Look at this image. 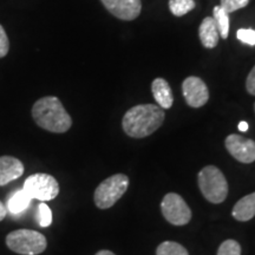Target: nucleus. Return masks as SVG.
I'll use <instances>...</instances> for the list:
<instances>
[{"label": "nucleus", "mask_w": 255, "mask_h": 255, "mask_svg": "<svg viewBox=\"0 0 255 255\" xmlns=\"http://www.w3.org/2000/svg\"><path fill=\"white\" fill-rule=\"evenodd\" d=\"M164 111L155 104H139L129 109L123 116L124 132L132 138H144L163 124Z\"/></svg>", "instance_id": "1"}, {"label": "nucleus", "mask_w": 255, "mask_h": 255, "mask_svg": "<svg viewBox=\"0 0 255 255\" xmlns=\"http://www.w3.org/2000/svg\"><path fill=\"white\" fill-rule=\"evenodd\" d=\"M32 117L38 127L50 132L64 133L72 126L71 116L55 96L38 100L32 107Z\"/></svg>", "instance_id": "2"}, {"label": "nucleus", "mask_w": 255, "mask_h": 255, "mask_svg": "<svg viewBox=\"0 0 255 255\" xmlns=\"http://www.w3.org/2000/svg\"><path fill=\"white\" fill-rule=\"evenodd\" d=\"M197 182L201 193L209 202L219 205L227 199L228 182L222 171L215 165H207L201 169L197 175Z\"/></svg>", "instance_id": "3"}, {"label": "nucleus", "mask_w": 255, "mask_h": 255, "mask_svg": "<svg viewBox=\"0 0 255 255\" xmlns=\"http://www.w3.org/2000/svg\"><path fill=\"white\" fill-rule=\"evenodd\" d=\"M6 246L20 255H38L47 247L46 238L32 229H17L6 237Z\"/></svg>", "instance_id": "4"}, {"label": "nucleus", "mask_w": 255, "mask_h": 255, "mask_svg": "<svg viewBox=\"0 0 255 255\" xmlns=\"http://www.w3.org/2000/svg\"><path fill=\"white\" fill-rule=\"evenodd\" d=\"M129 187V177L124 174H115L105 178L96 188L95 205L100 209H109L122 197Z\"/></svg>", "instance_id": "5"}, {"label": "nucleus", "mask_w": 255, "mask_h": 255, "mask_svg": "<svg viewBox=\"0 0 255 255\" xmlns=\"http://www.w3.org/2000/svg\"><path fill=\"white\" fill-rule=\"evenodd\" d=\"M23 189L31 199L39 201H51L59 194V184L52 175L45 173L32 174L25 180Z\"/></svg>", "instance_id": "6"}, {"label": "nucleus", "mask_w": 255, "mask_h": 255, "mask_svg": "<svg viewBox=\"0 0 255 255\" xmlns=\"http://www.w3.org/2000/svg\"><path fill=\"white\" fill-rule=\"evenodd\" d=\"M161 212L173 226H184L191 220V210L187 202L176 193H169L161 202Z\"/></svg>", "instance_id": "7"}, {"label": "nucleus", "mask_w": 255, "mask_h": 255, "mask_svg": "<svg viewBox=\"0 0 255 255\" xmlns=\"http://www.w3.org/2000/svg\"><path fill=\"white\" fill-rule=\"evenodd\" d=\"M226 149L233 157L241 163H253L255 161V142L238 133H232L225 141Z\"/></svg>", "instance_id": "8"}, {"label": "nucleus", "mask_w": 255, "mask_h": 255, "mask_svg": "<svg viewBox=\"0 0 255 255\" xmlns=\"http://www.w3.org/2000/svg\"><path fill=\"white\" fill-rule=\"evenodd\" d=\"M182 92L187 104L191 108L203 107L209 100V91L206 83L195 76H190L184 79Z\"/></svg>", "instance_id": "9"}, {"label": "nucleus", "mask_w": 255, "mask_h": 255, "mask_svg": "<svg viewBox=\"0 0 255 255\" xmlns=\"http://www.w3.org/2000/svg\"><path fill=\"white\" fill-rule=\"evenodd\" d=\"M104 7L116 18L133 20L142 9L141 0H101Z\"/></svg>", "instance_id": "10"}, {"label": "nucleus", "mask_w": 255, "mask_h": 255, "mask_svg": "<svg viewBox=\"0 0 255 255\" xmlns=\"http://www.w3.org/2000/svg\"><path fill=\"white\" fill-rule=\"evenodd\" d=\"M24 164L13 156H0V187L17 180L24 174Z\"/></svg>", "instance_id": "11"}, {"label": "nucleus", "mask_w": 255, "mask_h": 255, "mask_svg": "<svg viewBox=\"0 0 255 255\" xmlns=\"http://www.w3.org/2000/svg\"><path fill=\"white\" fill-rule=\"evenodd\" d=\"M151 92L158 107L162 109H170L173 107L174 97L168 82L163 78H156L151 83Z\"/></svg>", "instance_id": "12"}, {"label": "nucleus", "mask_w": 255, "mask_h": 255, "mask_svg": "<svg viewBox=\"0 0 255 255\" xmlns=\"http://www.w3.org/2000/svg\"><path fill=\"white\" fill-rule=\"evenodd\" d=\"M199 37L202 45L207 49H214L218 45L220 33L213 17H207L203 19L199 27Z\"/></svg>", "instance_id": "13"}, {"label": "nucleus", "mask_w": 255, "mask_h": 255, "mask_svg": "<svg viewBox=\"0 0 255 255\" xmlns=\"http://www.w3.org/2000/svg\"><path fill=\"white\" fill-rule=\"evenodd\" d=\"M233 218L238 221H250L255 216V191L244 196L235 203L232 210Z\"/></svg>", "instance_id": "14"}, {"label": "nucleus", "mask_w": 255, "mask_h": 255, "mask_svg": "<svg viewBox=\"0 0 255 255\" xmlns=\"http://www.w3.org/2000/svg\"><path fill=\"white\" fill-rule=\"evenodd\" d=\"M31 200V196L24 189L17 190L8 197L7 208L12 214H20L28 208Z\"/></svg>", "instance_id": "15"}, {"label": "nucleus", "mask_w": 255, "mask_h": 255, "mask_svg": "<svg viewBox=\"0 0 255 255\" xmlns=\"http://www.w3.org/2000/svg\"><path fill=\"white\" fill-rule=\"evenodd\" d=\"M213 13H214L213 18H214L216 26H218L220 37L226 39L229 33V14L223 11L221 6H215Z\"/></svg>", "instance_id": "16"}, {"label": "nucleus", "mask_w": 255, "mask_h": 255, "mask_svg": "<svg viewBox=\"0 0 255 255\" xmlns=\"http://www.w3.org/2000/svg\"><path fill=\"white\" fill-rule=\"evenodd\" d=\"M195 8L194 0H169V9L175 17H182Z\"/></svg>", "instance_id": "17"}, {"label": "nucleus", "mask_w": 255, "mask_h": 255, "mask_svg": "<svg viewBox=\"0 0 255 255\" xmlns=\"http://www.w3.org/2000/svg\"><path fill=\"white\" fill-rule=\"evenodd\" d=\"M156 255H189L182 245L174 241H164L156 250Z\"/></svg>", "instance_id": "18"}, {"label": "nucleus", "mask_w": 255, "mask_h": 255, "mask_svg": "<svg viewBox=\"0 0 255 255\" xmlns=\"http://www.w3.org/2000/svg\"><path fill=\"white\" fill-rule=\"evenodd\" d=\"M218 255H241L240 244L232 239L223 241L218 250Z\"/></svg>", "instance_id": "19"}, {"label": "nucleus", "mask_w": 255, "mask_h": 255, "mask_svg": "<svg viewBox=\"0 0 255 255\" xmlns=\"http://www.w3.org/2000/svg\"><path fill=\"white\" fill-rule=\"evenodd\" d=\"M38 222L43 228L49 227L52 223V212H51L50 207L44 202L38 206Z\"/></svg>", "instance_id": "20"}, {"label": "nucleus", "mask_w": 255, "mask_h": 255, "mask_svg": "<svg viewBox=\"0 0 255 255\" xmlns=\"http://www.w3.org/2000/svg\"><path fill=\"white\" fill-rule=\"evenodd\" d=\"M250 0H221V7L223 11L231 14L232 12L238 11V9L244 8L245 6L248 5Z\"/></svg>", "instance_id": "21"}, {"label": "nucleus", "mask_w": 255, "mask_h": 255, "mask_svg": "<svg viewBox=\"0 0 255 255\" xmlns=\"http://www.w3.org/2000/svg\"><path fill=\"white\" fill-rule=\"evenodd\" d=\"M238 39L247 45H255V31L252 28H240L237 32Z\"/></svg>", "instance_id": "22"}, {"label": "nucleus", "mask_w": 255, "mask_h": 255, "mask_svg": "<svg viewBox=\"0 0 255 255\" xmlns=\"http://www.w3.org/2000/svg\"><path fill=\"white\" fill-rule=\"evenodd\" d=\"M8 50L9 41L7 34H6L4 27L0 25V58H4V57L8 53Z\"/></svg>", "instance_id": "23"}, {"label": "nucleus", "mask_w": 255, "mask_h": 255, "mask_svg": "<svg viewBox=\"0 0 255 255\" xmlns=\"http://www.w3.org/2000/svg\"><path fill=\"white\" fill-rule=\"evenodd\" d=\"M246 89L248 94L255 96V66L252 69V71L246 79Z\"/></svg>", "instance_id": "24"}, {"label": "nucleus", "mask_w": 255, "mask_h": 255, "mask_svg": "<svg viewBox=\"0 0 255 255\" xmlns=\"http://www.w3.org/2000/svg\"><path fill=\"white\" fill-rule=\"evenodd\" d=\"M6 215H7V208L0 201V221H2L6 218Z\"/></svg>", "instance_id": "25"}, {"label": "nucleus", "mask_w": 255, "mask_h": 255, "mask_svg": "<svg viewBox=\"0 0 255 255\" xmlns=\"http://www.w3.org/2000/svg\"><path fill=\"white\" fill-rule=\"evenodd\" d=\"M238 128H239V130H240V131H247L248 128H250V126H248L247 122H245V121H242V122L239 123Z\"/></svg>", "instance_id": "26"}, {"label": "nucleus", "mask_w": 255, "mask_h": 255, "mask_svg": "<svg viewBox=\"0 0 255 255\" xmlns=\"http://www.w3.org/2000/svg\"><path fill=\"white\" fill-rule=\"evenodd\" d=\"M95 255H116L115 253H113V252L110 251H107V250H103V251H100L97 252Z\"/></svg>", "instance_id": "27"}]
</instances>
